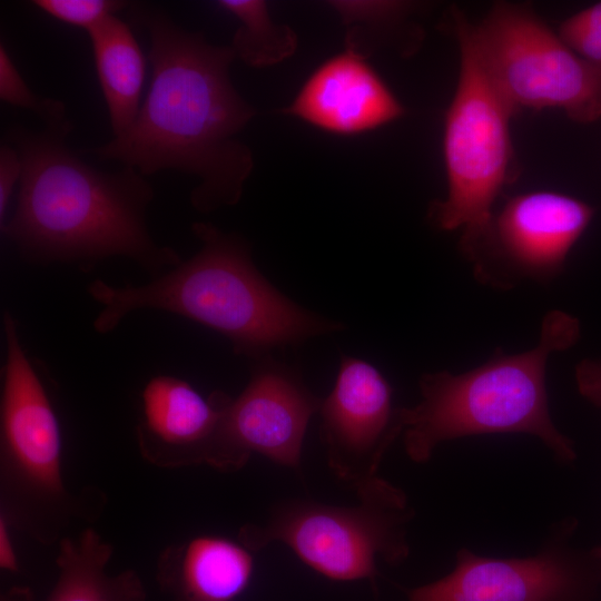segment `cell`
<instances>
[{
    "mask_svg": "<svg viewBox=\"0 0 601 601\" xmlns=\"http://www.w3.org/2000/svg\"><path fill=\"white\" fill-rule=\"evenodd\" d=\"M127 9L149 37V90L126 132L81 152L144 176L169 169L195 176L189 199L200 213L237 204L254 167L237 135L256 111L230 80L233 48L209 43L155 4L130 2Z\"/></svg>",
    "mask_w": 601,
    "mask_h": 601,
    "instance_id": "6da1fadb",
    "label": "cell"
},
{
    "mask_svg": "<svg viewBox=\"0 0 601 601\" xmlns=\"http://www.w3.org/2000/svg\"><path fill=\"white\" fill-rule=\"evenodd\" d=\"M72 127L10 126L4 140L19 154L22 174L13 214L2 235L30 263L83 267L127 257L159 275L181 258L157 244L147 226L151 185L137 169H97L67 144Z\"/></svg>",
    "mask_w": 601,
    "mask_h": 601,
    "instance_id": "7a4b0ae2",
    "label": "cell"
},
{
    "mask_svg": "<svg viewBox=\"0 0 601 601\" xmlns=\"http://www.w3.org/2000/svg\"><path fill=\"white\" fill-rule=\"evenodd\" d=\"M200 249L144 285L115 286L96 279L87 292L101 309L99 334L114 331L135 311L173 313L211 328L237 355L258 359L275 348L344 329V324L308 311L274 287L252 260L250 246L209 223L191 226Z\"/></svg>",
    "mask_w": 601,
    "mask_h": 601,
    "instance_id": "3957f363",
    "label": "cell"
},
{
    "mask_svg": "<svg viewBox=\"0 0 601 601\" xmlns=\"http://www.w3.org/2000/svg\"><path fill=\"white\" fill-rule=\"evenodd\" d=\"M579 336L578 319L552 311L542 322L538 345L513 355H496L463 374L446 371L420 378L422 398L398 407L407 456L425 463L445 441L480 434L528 433L539 437L561 462H572V442L554 425L548 405L545 367L553 352Z\"/></svg>",
    "mask_w": 601,
    "mask_h": 601,
    "instance_id": "277c9868",
    "label": "cell"
},
{
    "mask_svg": "<svg viewBox=\"0 0 601 601\" xmlns=\"http://www.w3.org/2000/svg\"><path fill=\"white\" fill-rule=\"evenodd\" d=\"M460 46V75L445 115L443 151L447 196L434 201L428 217L443 230L463 228V250L471 257L485 239L492 206L508 184L514 159L510 119L516 112L485 70L471 22L452 11Z\"/></svg>",
    "mask_w": 601,
    "mask_h": 601,
    "instance_id": "5b68a950",
    "label": "cell"
},
{
    "mask_svg": "<svg viewBox=\"0 0 601 601\" xmlns=\"http://www.w3.org/2000/svg\"><path fill=\"white\" fill-rule=\"evenodd\" d=\"M355 492L354 505L284 501L264 523L244 525L238 540L253 552L283 543L327 579L367 580L376 590L377 562L397 565L408 556L414 511L406 494L378 475Z\"/></svg>",
    "mask_w": 601,
    "mask_h": 601,
    "instance_id": "8992f818",
    "label": "cell"
},
{
    "mask_svg": "<svg viewBox=\"0 0 601 601\" xmlns=\"http://www.w3.org/2000/svg\"><path fill=\"white\" fill-rule=\"evenodd\" d=\"M6 361L0 405L1 480L6 511L40 541L56 539L71 497L62 479L58 417L18 334L3 314ZM6 512V513H7Z\"/></svg>",
    "mask_w": 601,
    "mask_h": 601,
    "instance_id": "52a82bcc",
    "label": "cell"
},
{
    "mask_svg": "<svg viewBox=\"0 0 601 601\" xmlns=\"http://www.w3.org/2000/svg\"><path fill=\"white\" fill-rule=\"evenodd\" d=\"M471 33L490 78L515 111L560 108L580 124L601 118V78L531 7L497 2Z\"/></svg>",
    "mask_w": 601,
    "mask_h": 601,
    "instance_id": "ba28073f",
    "label": "cell"
},
{
    "mask_svg": "<svg viewBox=\"0 0 601 601\" xmlns=\"http://www.w3.org/2000/svg\"><path fill=\"white\" fill-rule=\"evenodd\" d=\"M252 376L235 398L228 396L205 463L237 471L253 453L297 470L303 442L322 398L292 366L272 358L255 359Z\"/></svg>",
    "mask_w": 601,
    "mask_h": 601,
    "instance_id": "9c48e42d",
    "label": "cell"
},
{
    "mask_svg": "<svg viewBox=\"0 0 601 601\" xmlns=\"http://www.w3.org/2000/svg\"><path fill=\"white\" fill-rule=\"evenodd\" d=\"M571 523H560L543 550L528 558L494 559L461 549L455 568L406 590L407 601H590L601 579V549H569Z\"/></svg>",
    "mask_w": 601,
    "mask_h": 601,
    "instance_id": "30bf717a",
    "label": "cell"
},
{
    "mask_svg": "<svg viewBox=\"0 0 601 601\" xmlns=\"http://www.w3.org/2000/svg\"><path fill=\"white\" fill-rule=\"evenodd\" d=\"M318 413L327 465L337 480L356 491L376 477L385 452L403 432L384 375L364 359L343 355Z\"/></svg>",
    "mask_w": 601,
    "mask_h": 601,
    "instance_id": "8fae6325",
    "label": "cell"
},
{
    "mask_svg": "<svg viewBox=\"0 0 601 601\" xmlns=\"http://www.w3.org/2000/svg\"><path fill=\"white\" fill-rule=\"evenodd\" d=\"M594 209L574 197L548 190L511 198L492 220L490 230L470 257L485 252L496 260L499 274L492 284L506 287L511 277L550 278L589 226Z\"/></svg>",
    "mask_w": 601,
    "mask_h": 601,
    "instance_id": "7c38bea8",
    "label": "cell"
},
{
    "mask_svg": "<svg viewBox=\"0 0 601 601\" xmlns=\"http://www.w3.org/2000/svg\"><path fill=\"white\" fill-rule=\"evenodd\" d=\"M285 114L338 135H355L388 124L404 108L364 58L345 51L321 65Z\"/></svg>",
    "mask_w": 601,
    "mask_h": 601,
    "instance_id": "4fadbf2b",
    "label": "cell"
},
{
    "mask_svg": "<svg viewBox=\"0 0 601 601\" xmlns=\"http://www.w3.org/2000/svg\"><path fill=\"white\" fill-rule=\"evenodd\" d=\"M228 396L215 391L205 397L175 376L151 378L142 392L138 428L144 454L155 463H205Z\"/></svg>",
    "mask_w": 601,
    "mask_h": 601,
    "instance_id": "5bb4252c",
    "label": "cell"
},
{
    "mask_svg": "<svg viewBox=\"0 0 601 601\" xmlns=\"http://www.w3.org/2000/svg\"><path fill=\"white\" fill-rule=\"evenodd\" d=\"M253 553L239 540L198 535L160 554L157 582L167 601H235L252 582Z\"/></svg>",
    "mask_w": 601,
    "mask_h": 601,
    "instance_id": "9a60e30c",
    "label": "cell"
},
{
    "mask_svg": "<svg viewBox=\"0 0 601 601\" xmlns=\"http://www.w3.org/2000/svg\"><path fill=\"white\" fill-rule=\"evenodd\" d=\"M96 71L114 137L136 120L146 76V59L129 26L110 16L88 32Z\"/></svg>",
    "mask_w": 601,
    "mask_h": 601,
    "instance_id": "2e32d148",
    "label": "cell"
},
{
    "mask_svg": "<svg viewBox=\"0 0 601 601\" xmlns=\"http://www.w3.org/2000/svg\"><path fill=\"white\" fill-rule=\"evenodd\" d=\"M112 546L91 528L59 541L58 579L47 601H146L139 575L106 572Z\"/></svg>",
    "mask_w": 601,
    "mask_h": 601,
    "instance_id": "e0dca14e",
    "label": "cell"
},
{
    "mask_svg": "<svg viewBox=\"0 0 601 601\" xmlns=\"http://www.w3.org/2000/svg\"><path fill=\"white\" fill-rule=\"evenodd\" d=\"M218 6L240 21L230 47L236 58L248 66L276 65L296 51V33L288 26L270 19L265 1L220 0Z\"/></svg>",
    "mask_w": 601,
    "mask_h": 601,
    "instance_id": "ac0fdd59",
    "label": "cell"
},
{
    "mask_svg": "<svg viewBox=\"0 0 601 601\" xmlns=\"http://www.w3.org/2000/svg\"><path fill=\"white\" fill-rule=\"evenodd\" d=\"M0 99L33 112L45 127H72L66 105L53 98L42 97L31 90L12 61L6 46L0 45Z\"/></svg>",
    "mask_w": 601,
    "mask_h": 601,
    "instance_id": "d6986e66",
    "label": "cell"
},
{
    "mask_svg": "<svg viewBox=\"0 0 601 601\" xmlns=\"http://www.w3.org/2000/svg\"><path fill=\"white\" fill-rule=\"evenodd\" d=\"M558 35L601 78V1L563 20Z\"/></svg>",
    "mask_w": 601,
    "mask_h": 601,
    "instance_id": "ffe728a7",
    "label": "cell"
},
{
    "mask_svg": "<svg viewBox=\"0 0 601 601\" xmlns=\"http://www.w3.org/2000/svg\"><path fill=\"white\" fill-rule=\"evenodd\" d=\"M119 0H35L32 4L55 19L87 32L110 16L127 9Z\"/></svg>",
    "mask_w": 601,
    "mask_h": 601,
    "instance_id": "44dd1931",
    "label": "cell"
},
{
    "mask_svg": "<svg viewBox=\"0 0 601 601\" xmlns=\"http://www.w3.org/2000/svg\"><path fill=\"white\" fill-rule=\"evenodd\" d=\"M22 164L18 151L8 142L0 146V226L7 221V211L16 184H19Z\"/></svg>",
    "mask_w": 601,
    "mask_h": 601,
    "instance_id": "7402d4cb",
    "label": "cell"
},
{
    "mask_svg": "<svg viewBox=\"0 0 601 601\" xmlns=\"http://www.w3.org/2000/svg\"><path fill=\"white\" fill-rule=\"evenodd\" d=\"M579 392L591 403L601 406V361L587 359L575 370Z\"/></svg>",
    "mask_w": 601,
    "mask_h": 601,
    "instance_id": "603a6c76",
    "label": "cell"
},
{
    "mask_svg": "<svg viewBox=\"0 0 601 601\" xmlns=\"http://www.w3.org/2000/svg\"><path fill=\"white\" fill-rule=\"evenodd\" d=\"M0 566L4 571H18V559L10 536L8 518L3 513L0 516Z\"/></svg>",
    "mask_w": 601,
    "mask_h": 601,
    "instance_id": "cb8c5ba5",
    "label": "cell"
}]
</instances>
